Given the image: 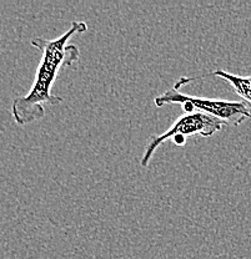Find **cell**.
<instances>
[{
	"label": "cell",
	"instance_id": "obj_1",
	"mask_svg": "<svg viewBox=\"0 0 251 259\" xmlns=\"http://www.w3.org/2000/svg\"><path fill=\"white\" fill-rule=\"evenodd\" d=\"M88 30V24L75 20L70 28L55 39L35 37L31 45L42 53V59L35 72L33 86L24 96L15 97L12 104V113L15 122L24 126L42 120L45 116V105H58L64 101L61 96L51 94L53 85L61 67L71 66L78 61L80 50L77 45L67 44L75 35Z\"/></svg>",
	"mask_w": 251,
	"mask_h": 259
},
{
	"label": "cell",
	"instance_id": "obj_4",
	"mask_svg": "<svg viewBox=\"0 0 251 259\" xmlns=\"http://www.w3.org/2000/svg\"><path fill=\"white\" fill-rule=\"evenodd\" d=\"M207 76H218V77H220V79H223L224 81H226V82H228L229 85L234 89L235 93L241 97L242 101H244L245 104L249 106V109L251 111V75L244 76V75L231 74V72L225 71V70L219 69V70H217V71L209 72V74L198 75V76L180 77V79L176 81V83L174 85V89L175 90H180L183 86L188 85V83L191 82V81L201 79V77H207Z\"/></svg>",
	"mask_w": 251,
	"mask_h": 259
},
{
	"label": "cell",
	"instance_id": "obj_2",
	"mask_svg": "<svg viewBox=\"0 0 251 259\" xmlns=\"http://www.w3.org/2000/svg\"><path fill=\"white\" fill-rule=\"evenodd\" d=\"M156 107L164 105H182L184 113L202 112L218 118L225 126H239L246 118L251 120V111L244 101H228L221 99H206L180 93L174 88L154 99Z\"/></svg>",
	"mask_w": 251,
	"mask_h": 259
},
{
	"label": "cell",
	"instance_id": "obj_3",
	"mask_svg": "<svg viewBox=\"0 0 251 259\" xmlns=\"http://www.w3.org/2000/svg\"><path fill=\"white\" fill-rule=\"evenodd\" d=\"M224 127H225V123L221 122L218 118L212 117V116L206 115V113H183L164 134L151 137L144 153H142L140 164L142 167L149 166L151 157L155 153L156 148L169 140H171L174 145L184 146L188 137L201 136L206 139V137L212 136L217 132L221 131Z\"/></svg>",
	"mask_w": 251,
	"mask_h": 259
}]
</instances>
